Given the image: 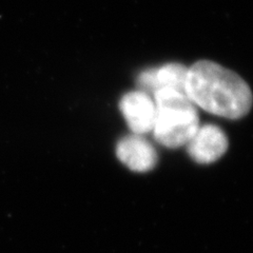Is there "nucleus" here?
Masks as SVG:
<instances>
[{
	"mask_svg": "<svg viewBox=\"0 0 253 253\" xmlns=\"http://www.w3.org/2000/svg\"><path fill=\"white\" fill-rule=\"evenodd\" d=\"M186 95L195 106L229 120L247 115L253 102L249 85L240 75L209 60L188 69Z\"/></svg>",
	"mask_w": 253,
	"mask_h": 253,
	"instance_id": "1",
	"label": "nucleus"
},
{
	"mask_svg": "<svg viewBox=\"0 0 253 253\" xmlns=\"http://www.w3.org/2000/svg\"><path fill=\"white\" fill-rule=\"evenodd\" d=\"M154 104L155 140L170 149L187 145L200 126L196 106L185 93L166 88L154 92Z\"/></svg>",
	"mask_w": 253,
	"mask_h": 253,
	"instance_id": "2",
	"label": "nucleus"
},
{
	"mask_svg": "<svg viewBox=\"0 0 253 253\" xmlns=\"http://www.w3.org/2000/svg\"><path fill=\"white\" fill-rule=\"evenodd\" d=\"M120 109L134 134L144 135L153 130L156 109L148 93L133 91L125 94L120 101Z\"/></svg>",
	"mask_w": 253,
	"mask_h": 253,
	"instance_id": "3",
	"label": "nucleus"
},
{
	"mask_svg": "<svg viewBox=\"0 0 253 253\" xmlns=\"http://www.w3.org/2000/svg\"><path fill=\"white\" fill-rule=\"evenodd\" d=\"M227 149L228 138L226 134L215 125L200 126L187 144L188 154L199 164L216 162L226 153Z\"/></svg>",
	"mask_w": 253,
	"mask_h": 253,
	"instance_id": "4",
	"label": "nucleus"
},
{
	"mask_svg": "<svg viewBox=\"0 0 253 253\" xmlns=\"http://www.w3.org/2000/svg\"><path fill=\"white\" fill-rule=\"evenodd\" d=\"M116 155L125 166L135 172L152 170L158 161L157 152L151 142L134 133L118 141Z\"/></svg>",
	"mask_w": 253,
	"mask_h": 253,
	"instance_id": "5",
	"label": "nucleus"
},
{
	"mask_svg": "<svg viewBox=\"0 0 253 253\" xmlns=\"http://www.w3.org/2000/svg\"><path fill=\"white\" fill-rule=\"evenodd\" d=\"M188 68L180 63H167L156 68L157 90L172 89L186 94V81Z\"/></svg>",
	"mask_w": 253,
	"mask_h": 253,
	"instance_id": "6",
	"label": "nucleus"
}]
</instances>
